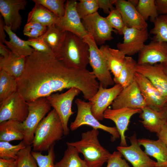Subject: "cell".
<instances>
[{"instance_id": "obj_22", "label": "cell", "mask_w": 167, "mask_h": 167, "mask_svg": "<svg viewBox=\"0 0 167 167\" xmlns=\"http://www.w3.org/2000/svg\"><path fill=\"white\" fill-rule=\"evenodd\" d=\"M139 113V121L144 127L152 132L158 133L161 127L166 124V118L163 110H160L146 106Z\"/></svg>"}, {"instance_id": "obj_18", "label": "cell", "mask_w": 167, "mask_h": 167, "mask_svg": "<svg viewBox=\"0 0 167 167\" xmlns=\"http://www.w3.org/2000/svg\"><path fill=\"white\" fill-rule=\"evenodd\" d=\"M27 4L25 0H0V12L5 24L14 32L19 28L22 23L19 11L25 10Z\"/></svg>"}, {"instance_id": "obj_10", "label": "cell", "mask_w": 167, "mask_h": 167, "mask_svg": "<svg viewBox=\"0 0 167 167\" xmlns=\"http://www.w3.org/2000/svg\"><path fill=\"white\" fill-rule=\"evenodd\" d=\"M82 20L85 29L92 36L97 45H102L106 41L112 40V32H117L110 26L106 17L100 15L98 12Z\"/></svg>"}, {"instance_id": "obj_39", "label": "cell", "mask_w": 167, "mask_h": 167, "mask_svg": "<svg viewBox=\"0 0 167 167\" xmlns=\"http://www.w3.org/2000/svg\"><path fill=\"white\" fill-rule=\"evenodd\" d=\"M31 145H27L19 152L16 159L17 167H39L31 154Z\"/></svg>"}, {"instance_id": "obj_46", "label": "cell", "mask_w": 167, "mask_h": 167, "mask_svg": "<svg viewBox=\"0 0 167 167\" xmlns=\"http://www.w3.org/2000/svg\"><path fill=\"white\" fill-rule=\"evenodd\" d=\"M34 28L39 31L45 33L48 27L36 22H31L27 23L24 28Z\"/></svg>"}, {"instance_id": "obj_3", "label": "cell", "mask_w": 167, "mask_h": 167, "mask_svg": "<svg viewBox=\"0 0 167 167\" xmlns=\"http://www.w3.org/2000/svg\"><path fill=\"white\" fill-rule=\"evenodd\" d=\"M99 134L98 129H92L82 133L80 140L66 143L82 154L84 160L89 167H101L112 154L100 143Z\"/></svg>"}, {"instance_id": "obj_27", "label": "cell", "mask_w": 167, "mask_h": 167, "mask_svg": "<svg viewBox=\"0 0 167 167\" xmlns=\"http://www.w3.org/2000/svg\"><path fill=\"white\" fill-rule=\"evenodd\" d=\"M4 28L8 35L9 41L5 40L3 42L11 50L12 53L20 57L26 58L30 55L34 49L27 43L18 37L11 29L10 27L4 25Z\"/></svg>"}, {"instance_id": "obj_8", "label": "cell", "mask_w": 167, "mask_h": 167, "mask_svg": "<svg viewBox=\"0 0 167 167\" xmlns=\"http://www.w3.org/2000/svg\"><path fill=\"white\" fill-rule=\"evenodd\" d=\"M81 91L75 88H72L66 92L59 94H52L46 97L52 107L56 111L62 122L63 134L67 135L70 131L68 126L70 117L74 113L72 109V101Z\"/></svg>"}, {"instance_id": "obj_25", "label": "cell", "mask_w": 167, "mask_h": 167, "mask_svg": "<svg viewBox=\"0 0 167 167\" xmlns=\"http://www.w3.org/2000/svg\"><path fill=\"white\" fill-rule=\"evenodd\" d=\"M24 137L23 122L9 120L0 123V141L23 140Z\"/></svg>"}, {"instance_id": "obj_47", "label": "cell", "mask_w": 167, "mask_h": 167, "mask_svg": "<svg viewBox=\"0 0 167 167\" xmlns=\"http://www.w3.org/2000/svg\"><path fill=\"white\" fill-rule=\"evenodd\" d=\"M156 135L158 139L167 147V124L161 127L159 131L156 133Z\"/></svg>"}, {"instance_id": "obj_28", "label": "cell", "mask_w": 167, "mask_h": 167, "mask_svg": "<svg viewBox=\"0 0 167 167\" xmlns=\"http://www.w3.org/2000/svg\"><path fill=\"white\" fill-rule=\"evenodd\" d=\"M66 32L57 27L55 24L48 26L46 31L40 37L53 53L56 55L65 41Z\"/></svg>"}, {"instance_id": "obj_1", "label": "cell", "mask_w": 167, "mask_h": 167, "mask_svg": "<svg viewBox=\"0 0 167 167\" xmlns=\"http://www.w3.org/2000/svg\"><path fill=\"white\" fill-rule=\"evenodd\" d=\"M74 68L67 66L54 55L34 50L26 58L24 71L16 79L17 92L27 102L74 87Z\"/></svg>"}, {"instance_id": "obj_50", "label": "cell", "mask_w": 167, "mask_h": 167, "mask_svg": "<svg viewBox=\"0 0 167 167\" xmlns=\"http://www.w3.org/2000/svg\"><path fill=\"white\" fill-rule=\"evenodd\" d=\"M12 52L8 50L3 43L0 42V54L1 56L5 57L11 54Z\"/></svg>"}, {"instance_id": "obj_43", "label": "cell", "mask_w": 167, "mask_h": 167, "mask_svg": "<svg viewBox=\"0 0 167 167\" xmlns=\"http://www.w3.org/2000/svg\"><path fill=\"white\" fill-rule=\"evenodd\" d=\"M99 8L102 9L104 12L109 14L110 11L114 9L113 6L117 0H97Z\"/></svg>"}, {"instance_id": "obj_31", "label": "cell", "mask_w": 167, "mask_h": 167, "mask_svg": "<svg viewBox=\"0 0 167 167\" xmlns=\"http://www.w3.org/2000/svg\"><path fill=\"white\" fill-rule=\"evenodd\" d=\"M67 145L63 157L55 164L54 167H89L84 160L80 157L79 153L75 148Z\"/></svg>"}, {"instance_id": "obj_17", "label": "cell", "mask_w": 167, "mask_h": 167, "mask_svg": "<svg viewBox=\"0 0 167 167\" xmlns=\"http://www.w3.org/2000/svg\"><path fill=\"white\" fill-rule=\"evenodd\" d=\"M135 80L148 105L154 109L162 110L167 99L156 88L146 77L136 72Z\"/></svg>"}, {"instance_id": "obj_9", "label": "cell", "mask_w": 167, "mask_h": 167, "mask_svg": "<svg viewBox=\"0 0 167 167\" xmlns=\"http://www.w3.org/2000/svg\"><path fill=\"white\" fill-rule=\"evenodd\" d=\"M28 113L27 102L18 92L0 102V123L9 120L23 122Z\"/></svg>"}, {"instance_id": "obj_11", "label": "cell", "mask_w": 167, "mask_h": 167, "mask_svg": "<svg viewBox=\"0 0 167 167\" xmlns=\"http://www.w3.org/2000/svg\"><path fill=\"white\" fill-rule=\"evenodd\" d=\"M77 2L75 0H67L65 6V14L58 18L55 24L61 30L71 32L83 39L88 33L77 12Z\"/></svg>"}, {"instance_id": "obj_48", "label": "cell", "mask_w": 167, "mask_h": 167, "mask_svg": "<svg viewBox=\"0 0 167 167\" xmlns=\"http://www.w3.org/2000/svg\"><path fill=\"white\" fill-rule=\"evenodd\" d=\"M0 167H17V160L0 158Z\"/></svg>"}, {"instance_id": "obj_24", "label": "cell", "mask_w": 167, "mask_h": 167, "mask_svg": "<svg viewBox=\"0 0 167 167\" xmlns=\"http://www.w3.org/2000/svg\"><path fill=\"white\" fill-rule=\"evenodd\" d=\"M138 141L144 148V152L148 156L156 159L157 166L167 167V147L161 140L140 138Z\"/></svg>"}, {"instance_id": "obj_6", "label": "cell", "mask_w": 167, "mask_h": 167, "mask_svg": "<svg viewBox=\"0 0 167 167\" xmlns=\"http://www.w3.org/2000/svg\"><path fill=\"white\" fill-rule=\"evenodd\" d=\"M83 39L89 46V63L96 79L104 88L113 85L115 83L110 71L93 37L88 33Z\"/></svg>"}, {"instance_id": "obj_13", "label": "cell", "mask_w": 167, "mask_h": 167, "mask_svg": "<svg viewBox=\"0 0 167 167\" xmlns=\"http://www.w3.org/2000/svg\"><path fill=\"white\" fill-rule=\"evenodd\" d=\"M123 41L117 45L118 49L131 56L139 53L145 45L148 37L147 28L138 29L126 26L123 32Z\"/></svg>"}, {"instance_id": "obj_29", "label": "cell", "mask_w": 167, "mask_h": 167, "mask_svg": "<svg viewBox=\"0 0 167 167\" xmlns=\"http://www.w3.org/2000/svg\"><path fill=\"white\" fill-rule=\"evenodd\" d=\"M59 17L42 5L35 3L28 13L27 23L36 22L48 27L55 24Z\"/></svg>"}, {"instance_id": "obj_30", "label": "cell", "mask_w": 167, "mask_h": 167, "mask_svg": "<svg viewBox=\"0 0 167 167\" xmlns=\"http://www.w3.org/2000/svg\"><path fill=\"white\" fill-rule=\"evenodd\" d=\"M137 65V61L131 56H126L119 77L113 79L114 83L120 84L123 88L129 85L135 80Z\"/></svg>"}, {"instance_id": "obj_14", "label": "cell", "mask_w": 167, "mask_h": 167, "mask_svg": "<svg viewBox=\"0 0 167 167\" xmlns=\"http://www.w3.org/2000/svg\"><path fill=\"white\" fill-rule=\"evenodd\" d=\"M111 105L114 109L123 108L141 109L148 106L135 80L123 88Z\"/></svg>"}, {"instance_id": "obj_32", "label": "cell", "mask_w": 167, "mask_h": 167, "mask_svg": "<svg viewBox=\"0 0 167 167\" xmlns=\"http://www.w3.org/2000/svg\"><path fill=\"white\" fill-rule=\"evenodd\" d=\"M17 90L16 79L0 71V102Z\"/></svg>"}, {"instance_id": "obj_4", "label": "cell", "mask_w": 167, "mask_h": 167, "mask_svg": "<svg viewBox=\"0 0 167 167\" xmlns=\"http://www.w3.org/2000/svg\"><path fill=\"white\" fill-rule=\"evenodd\" d=\"M63 134L62 122L54 109L50 111L41 121L35 132L32 143L34 151H48Z\"/></svg>"}, {"instance_id": "obj_52", "label": "cell", "mask_w": 167, "mask_h": 167, "mask_svg": "<svg viewBox=\"0 0 167 167\" xmlns=\"http://www.w3.org/2000/svg\"><path fill=\"white\" fill-rule=\"evenodd\" d=\"M162 110L164 112L166 118V124H167V102L165 105Z\"/></svg>"}, {"instance_id": "obj_41", "label": "cell", "mask_w": 167, "mask_h": 167, "mask_svg": "<svg viewBox=\"0 0 167 167\" xmlns=\"http://www.w3.org/2000/svg\"><path fill=\"white\" fill-rule=\"evenodd\" d=\"M26 41L27 44L30 47H32L35 50L54 56L51 50L40 37L30 38Z\"/></svg>"}, {"instance_id": "obj_15", "label": "cell", "mask_w": 167, "mask_h": 167, "mask_svg": "<svg viewBox=\"0 0 167 167\" xmlns=\"http://www.w3.org/2000/svg\"><path fill=\"white\" fill-rule=\"evenodd\" d=\"M131 144L129 146H118L117 150L133 167H155L156 161L150 158L141 148L135 134L129 137Z\"/></svg>"}, {"instance_id": "obj_12", "label": "cell", "mask_w": 167, "mask_h": 167, "mask_svg": "<svg viewBox=\"0 0 167 167\" xmlns=\"http://www.w3.org/2000/svg\"><path fill=\"white\" fill-rule=\"evenodd\" d=\"M122 89L119 84H116L110 88H105L100 84L97 91L88 100L91 104L92 114L97 120L102 121L104 118V112L111 105Z\"/></svg>"}, {"instance_id": "obj_7", "label": "cell", "mask_w": 167, "mask_h": 167, "mask_svg": "<svg viewBox=\"0 0 167 167\" xmlns=\"http://www.w3.org/2000/svg\"><path fill=\"white\" fill-rule=\"evenodd\" d=\"M75 103L77 108V113L74 121L71 123L70 128L72 131L84 125L91 126L93 129H101L106 131L112 136V140L114 141L120 138L117 128L105 125L101 123L93 116L91 111V105L90 102H86L77 98Z\"/></svg>"}, {"instance_id": "obj_5", "label": "cell", "mask_w": 167, "mask_h": 167, "mask_svg": "<svg viewBox=\"0 0 167 167\" xmlns=\"http://www.w3.org/2000/svg\"><path fill=\"white\" fill-rule=\"evenodd\" d=\"M28 103V114L23 122L24 137L23 141L26 145L32 144L37 127L52 107L46 97H40Z\"/></svg>"}, {"instance_id": "obj_49", "label": "cell", "mask_w": 167, "mask_h": 167, "mask_svg": "<svg viewBox=\"0 0 167 167\" xmlns=\"http://www.w3.org/2000/svg\"><path fill=\"white\" fill-rule=\"evenodd\" d=\"M5 25L4 21L0 17V42L3 43V42L6 40V37L4 32L5 30L4 28Z\"/></svg>"}, {"instance_id": "obj_51", "label": "cell", "mask_w": 167, "mask_h": 167, "mask_svg": "<svg viewBox=\"0 0 167 167\" xmlns=\"http://www.w3.org/2000/svg\"><path fill=\"white\" fill-rule=\"evenodd\" d=\"M161 64L163 71L167 75V60Z\"/></svg>"}, {"instance_id": "obj_45", "label": "cell", "mask_w": 167, "mask_h": 167, "mask_svg": "<svg viewBox=\"0 0 167 167\" xmlns=\"http://www.w3.org/2000/svg\"><path fill=\"white\" fill-rule=\"evenodd\" d=\"M159 14H167V0H155Z\"/></svg>"}, {"instance_id": "obj_26", "label": "cell", "mask_w": 167, "mask_h": 167, "mask_svg": "<svg viewBox=\"0 0 167 167\" xmlns=\"http://www.w3.org/2000/svg\"><path fill=\"white\" fill-rule=\"evenodd\" d=\"M26 58L18 56L11 53L0 57V71L6 72L16 79L22 74L24 69Z\"/></svg>"}, {"instance_id": "obj_16", "label": "cell", "mask_w": 167, "mask_h": 167, "mask_svg": "<svg viewBox=\"0 0 167 167\" xmlns=\"http://www.w3.org/2000/svg\"><path fill=\"white\" fill-rule=\"evenodd\" d=\"M141 111V109L123 108L116 109L108 108L104 112V118L113 121L116 125L120 135V146H127L125 132L128 129L131 117L135 114L139 113Z\"/></svg>"}, {"instance_id": "obj_37", "label": "cell", "mask_w": 167, "mask_h": 167, "mask_svg": "<svg viewBox=\"0 0 167 167\" xmlns=\"http://www.w3.org/2000/svg\"><path fill=\"white\" fill-rule=\"evenodd\" d=\"M35 3L42 5L59 18L64 16L65 13V0H32Z\"/></svg>"}, {"instance_id": "obj_36", "label": "cell", "mask_w": 167, "mask_h": 167, "mask_svg": "<svg viewBox=\"0 0 167 167\" xmlns=\"http://www.w3.org/2000/svg\"><path fill=\"white\" fill-rule=\"evenodd\" d=\"M54 144L48 150L47 155H43L40 152L32 151L31 154L39 167H54V162L55 157Z\"/></svg>"}, {"instance_id": "obj_19", "label": "cell", "mask_w": 167, "mask_h": 167, "mask_svg": "<svg viewBox=\"0 0 167 167\" xmlns=\"http://www.w3.org/2000/svg\"><path fill=\"white\" fill-rule=\"evenodd\" d=\"M167 60V43L152 41L139 53L138 65H154Z\"/></svg>"}, {"instance_id": "obj_53", "label": "cell", "mask_w": 167, "mask_h": 167, "mask_svg": "<svg viewBox=\"0 0 167 167\" xmlns=\"http://www.w3.org/2000/svg\"><path fill=\"white\" fill-rule=\"evenodd\" d=\"M128 1L136 7L138 5L139 2V0H129Z\"/></svg>"}, {"instance_id": "obj_54", "label": "cell", "mask_w": 167, "mask_h": 167, "mask_svg": "<svg viewBox=\"0 0 167 167\" xmlns=\"http://www.w3.org/2000/svg\"><path fill=\"white\" fill-rule=\"evenodd\" d=\"M155 167H166V166H155Z\"/></svg>"}, {"instance_id": "obj_20", "label": "cell", "mask_w": 167, "mask_h": 167, "mask_svg": "<svg viewBox=\"0 0 167 167\" xmlns=\"http://www.w3.org/2000/svg\"><path fill=\"white\" fill-rule=\"evenodd\" d=\"M136 71L146 77L167 99V75L161 63L154 65H138Z\"/></svg>"}, {"instance_id": "obj_23", "label": "cell", "mask_w": 167, "mask_h": 167, "mask_svg": "<svg viewBox=\"0 0 167 167\" xmlns=\"http://www.w3.org/2000/svg\"><path fill=\"white\" fill-rule=\"evenodd\" d=\"M109 71L114 75L113 79L119 76L123 65L126 55L121 50L102 45L99 48Z\"/></svg>"}, {"instance_id": "obj_40", "label": "cell", "mask_w": 167, "mask_h": 167, "mask_svg": "<svg viewBox=\"0 0 167 167\" xmlns=\"http://www.w3.org/2000/svg\"><path fill=\"white\" fill-rule=\"evenodd\" d=\"M110 26L115 29L120 35H123V32L126 26L119 11L116 8L110 11L106 17Z\"/></svg>"}, {"instance_id": "obj_33", "label": "cell", "mask_w": 167, "mask_h": 167, "mask_svg": "<svg viewBox=\"0 0 167 167\" xmlns=\"http://www.w3.org/2000/svg\"><path fill=\"white\" fill-rule=\"evenodd\" d=\"M153 23L154 26L150 31L153 35V41L167 43V14L159 15Z\"/></svg>"}, {"instance_id": "obj_42", "label": "cell", "mask_w": 167, "mask_h": 167, "mask_svg": "<svg viewBox=\"0 0 167 167\" xmlns=\"http://www.w3.org/2000/svg\"><path fill=\"white\" fill-rule=\"evenodd\" d=\"M122 155L119 151H114L107 161L106 167H130L126 160L122 158Z\"/></svg>"}, {"instance_id": "obj_35", "label": "cell", "mask_w": 167, "mask_h": 167, "mask_svg": "<svg viewBox=\"0 0 167 167\" xmlns=\"http://www.w3.org/2000/svg\"><path fill=\"white\" fill-rule=\"evenodd\" d=\"M26 146L23 140L16 145H13L8 142L0 141V158L16 160L18 153Z\"/></svg>"}, {"instance_id": "obj_2", "label": "cell", "mask_w": 167, "mask_h": 167, "mask_svg": "<svg viewBox=\"0 0 167 167\" xmlns=\"http://www.w3.org/2000/svg\"><path fill=\"white\" fill-rule=\"evenodd\" d=\"M89 54L88 44L75 34L66 32L63 44L55 57L67 67L86 69Z\"/></svg>"}, {"instance_id": "obj_21", "label": "cell", "mask_w": 167, "mask_h": 167, "mask_svg": "<svg viewBox=\"0 0 167 167\" xmlns=\"http://www.w3.org/2000/svg\"><path fill=\"white\" fill-rule=\"evenodd\" d=\"M114 5L122 16L125 26L138 29L147 28L148 24L128 0H117Z\"/></svg>"}, {"instance_id": "obj_34", "label": "cell", "mask_w": 167, "mask_h": 167, "mask_svg": "<svg viewBox=\"0 0 167 167\" xmlns=\"http://www.w3.org/2000/svg\"><path fill=\"white\" fill-rule=\"evenodd\" d=\"M136 8L146 21L149 18L150 21L153 22L159 16L155 0H139Z\"/></svg>"}, {"instance_id": "obj_38", "label": "cell", "mask_w": 167, "mask_h": 167, "mask_svg": "<svg viewBox=\"0 0 167 167\" xmlns=\"http://www.w3.org/2000/svg\"><path fill=\"white\" fill-rule=\"evenodd\" d=\"M99 8L97 0H80L76 10L81 19L97 12Z\"/></svg>"}, {"instance_id": "obj_44", "label": "cell", "mask_w": 167, "mask_h": 167, "mask_svg": "<svg viewBox=\"0 0 167 167\" xmlns=\"http://www.w3.org/2000/svg\"><path fill=\"white\" fill-rule=\"evenodd\" d=\"M23 32L24 35L32 38L39 37L45 33L39 31L36 29L32 28H24Z\"/></svg>"}]
</instances>
